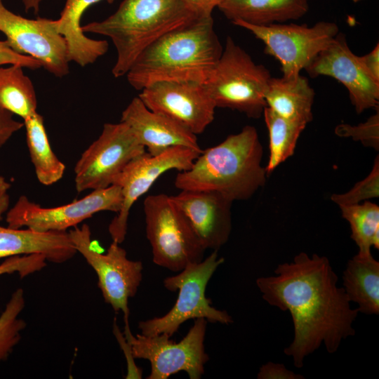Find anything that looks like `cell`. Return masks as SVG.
Wrapping results in <instances>:
<instances>
[{
	"label": "cell",
	"instance_id": "1",
	"mask_svg": "<svg viewBox=\"0 0 379 379\" xmlns=\"http://www.w3.org/2000/svg\"><path fill=\"white\" fill-rule=\"evenodd\" d=\"M274 275L260 277L256 285L270 305L288 311L294 336L284 349L296 368L323 344L330 354L343 340L355 334L359 311L351 307L338 278L325 256L305 252L277 265Z\"/></svg>",
	"mask_w": 379,
	"mask_h": 379
},
{
	"label": "cell",
	"instance_id": "2",
	"mask_svg": "<svg viewBox=\"0 0 379 379\" xmlns=\"http://www.w3.org/2000/svg\"><path fill=\"white\" fill-rule=\"evenodd\" d=\"M222 50L212 15L200 16L148 46L126 73L127 80L138 91L162 81L204 84Z\"/></svg>",
	"mask_w": 379,
	"mask_h": 379
},
{
	"label": "cell",
	"instance_id": "3",
	"mask_svg": "<svg viewBox=\"0 0 379 379\" xmlns=\"http://www.w3.org/2000/svg\"><path fill=\"white\" fill-rule=\"evenodd\" d=\"M262 147L255 127L246 126L220 144L202 150L191 168L179 171L180 190L217 192L232 201L250 199L266 180Z\"/></svg>",
	"mask_w": 379,
	"mask_h": 379
},
{
	"label": "cell",
	"instance_id": "4",
	"mask_svg": "<svg viewBox=\"0 0 379 379\" xmlns=\"http://www.w3.org/2000/svg\"><path fill=\"white\" fill-rule=\"evenodd\" d=\"M198 17L182 0H123L109 17L83 25L81 29L112 40L117 53L112 72L119 78L154 41Z\"/></svg>",
	"mask_w": 379,
	"mask_h": 379
},
{
	"label": "cell",
	"instance_id": "5",
	"mask_svg": "<svg viewBox=\"0 0 379 379\" xmlns=\"http://www.w3.org/2000/svg\"><path fill=\"white\" fill-rule=\"evenodd\" d=\"M272 77L231 36L210 78L204 84L216 107L229 108L257 119L262 115L265 94Z\"/></svg>",
	"mask_w": 379,
	"mask_h": 379
},
{
	"label": "cell",
	"instance_id": "6",
	"mask_svg": "<svg viewBox=\"0 0 379 379\" xmlns=\"http://www.w3.org/2000/svg\"><path fill=\"white\" fill-rule=\"evenodd\" d=\"M224 261L215 250L206 258L187 265L177 275L166 277L164 286L170 291H179L177 300L164 316L140 321L141 334L166 333L171 337L184 322L198 318L211 323H232V317L225 310L213 307L206 295L209 280Z\"/></svg>",
	"mask_w": 379,
	"mask_h": 379
},
{
	"label": "cell",
	"instance_id": "7",
	"mask_svg": "<svg viewBox=\"0 0 379 379\" xmlns=\"http://www.w3.org/2000/svg\"><path fill=\"white\" fill-rule=\"evenodd\" d=\"M143 210L146 236L154 264L179 272L204 259L206 249L171 196H147Z\"/></svg>",
	"mask_w": 379,
	"mask_h": 379
},
{
	"label": "cell",
	"instance_id": "8",
	"mask_svg": "<svg viewBox=\"0 0 379 379\" xmlns=\"http://www.w3.org/2000/svg\"><path fill=\"white\" fill-rule=\"evenodd\" d=\"M124 336L131 347L135 359L148 360L151 371L147 379H167L180 371L190 379H200L209 357L205 351L204 340L207 321L195 319L193 326L178 343L170 340L166 333L154 335L131 332L128 319L124 320Z\"/></svg>",
	"mask_w": 379,
	"mask_h": 379
},
{
	"label": "cell",
	"instance_id": "9",
	"mask_svg": "<svg viewBox=\"0 0 379 379\" xmlns=\"http://www.w3.org/2000/svg\"><path fill=\"white\" fill-rule=\"evenodd\" d=\"M232 23L248 30L263 43L265 52L279 62L284 77L300 74L340 32L336 23L328 21L312 26L284 22L255 25L240 20Z\"/></svg>",
	"mask_w": 379,
	"mask_h": 379
},
{
	"label": "cell",
	"instance_id": "10",
	"mask_svg": "<svg viewBox=\"0 0 379 379\" xmlns=\"http://www.w3.org/2000/svg\"><path fill=\"white\" fill-rule=\"evenodd\" d=\"M77 251L94 270L98 286L105 302L114 311L124 313L128 319V300L135 296L142 279V263L129 260L125 249L112 241L107 253L95 251L91 244V232L87 224L74 227L68 232Z\"/></svg>",
	"mask_w": 379,
	"mask_h": 379
},
{
	"label": "cell",
	"instance_id": "11",
	"mask_svg": "<svg viewBox=\"0 0 379 379\" xmlns=\"http://www.w3.org/2000/svg\"><path fill=\"white\" fill-rule=\"evenodd\" d=\"M145 152L126 124H105L100 136L82 153L75 165L76 190L80 193L113 185L126 166Z\"/></svg>",
	"mask_w": 379,
	"mask_h": 379
},
{
	"label": "cell",
	"instance_id": "12",
	"mask_svg": "<svg viewBox=\"0 0 379 379\" xmlns=\"http://www.w3.org/2000/svg\"><path fill=\"white\" fill-rule=\"evenodd\" d=\"M122 204L119 185L93 190L80 199L53 208H44L20 196L6 212V220L11 228H26L38 232H66L100 211L118 213Z\"/></svg>",
	"mask_w": 379,
	"mask_h": 379
},
{
	"label": "cell",
	"instance_id": "13",
	"mask_svg": "<svg viewBox=\"0 0 379 379\" xmlns=\"http://www.w3.org/2000/svg\"><path fill=\"white\" fill-rule=\"evenodd\" d=\"M0 31L12 49L39 60L54 76L62 77L69 73L67 45L58 32L57 20L24 18L0 0Z\"/></svg>",
	"mask_w": 379,
	"mask_h": 379
},
{
	"label": "cell",
	"instance_id": "14",
	"mask_svg": "<svg viewBox=\"0 0 379 379\" xmlns=\"http://www.w3.org/2000/svg\"><path fill=\"white\" fill-rule=\"evenodd\" d=\"M199 154L187 147H174L157 156L145 152L132 159L113 183L121 188L122 204L109 225L108 230L112 241L119 244L124 241L131 207L156 180L169 170L184 171L190 169Z\"/></svg>",
	"mask_w": 379,
	"mask_h": 379
},
{
	"label": "cell",
	"instance_id": "15",
	"mask_svg": "<svg viewBox=\"0 0 379 379\" xmlns=\"http://www.w3.org/2000/svg\"><path fill=\"white\" fill-rule=\"evenodd\" d=\"M138 97L148 109L171 118L196 135L214 119L216 107L203 84L157 81L141 90Z\"/></svg>",
	"mask_w": 379,
	"mask_h": 379
},
{
	"label": "cell",
	"instance_id": "16",
	"mask_svg": "<svg viewBox=\"0 0 379 379\" xmlns=\"http://www.w3.org/2000/svg\"><path fill=\"white\" fill-rule=\"evenodd\" d=\"M305 70L311 77L327 76L341 83L358 114L378 107L379 82L366 71L344 34L339 32Z\"/></svg>",
	"mask_w": 379,
	"mask_h": 379
},
{
	"label": "cell",
	"instance_id": "17",
	"mask_svg": "<svg viewBox=\"0 0 379 379\" xmlns=\"http://www.w3.org/2000/svg\"><path fill=\"white\" fill-rule=\"evenodd\" d=\"M171 197L206 250L218 251L226 244L232 230V201L213 191L184 190Z\"/></svg>",
	"mask_w": 379,
	"mask_h": 379
},
{
	"label": "cell",
	"instance_id": "18",
	"mask_svg": "<svg viewBox=\"0 0 379 379\" xmlns=\"http://www.w3.org/2000/svg\"><path fill=\"white\" fill-rule=\"evenodd\" d=\"M120 121L131 128L139 142L152 156L174 147L202 152L195 134L171 118L150 110L138 96L133 98L122 112Z\"/></svg>",
	"mask_w": 379,
	"mask_h": 379
},
{
	"label": "cell",
	"instance_id": "19",
	"mask_svg": "<svg viewBox=\"0 0 379 379\" xmlns=\"http://www.w3.org/2000/svg\"><path fill=\"white\" fill-rule=\"evenodd\" d=\"M77 253L67 232H38L0 226V258L41 254L47 261L60 264Z\"/></svg>",
	"mask_w": 379,
	"mask_h": 379
},
{
	"label": "cell",
	"instance_id": "20",
	"mask_svg": "<svg viewBox=\"0 0 379 379\" xmlns=\"http://www.w3.org/2000/svg\"><path fill=\"white\" fill-rule=\"evenodd\" d=\"M315 93L307 79L301 74L294 77H271L265 94L266 107L292 122L307 126L312 119Z\"/></svg>",
	"mask_w": 379,
	"mask_h": 379
},
{
	"label": "cell",
	"instance_id": "21",
	"mask_svg": "<svg viewBox=\"0 0 379 379\" xmlns=\"http://www.w3.org/2000/svg\"><path fill=\"white\" fill-rule=\"evenodd\" d=\"M102 1L112 4L115 0H66L57 20L58 32L67 42L69 62L85 67L95 62L107 53V41L87 37L81 25L84 12Z\"/></svg>",
	"mask_w": 379,
	"mask_h": 379
},
{
	"label": "cell",
	"instance_id": "22",
	"mask_svg": "<svg viewBox=\"0 0 379 379\" xmlns=\"http://www.w3.org/2000/svg\"><path fill=\"white\" fill-rule=\"evenodd\" d=\"M218 8L232 22L267 25L302 18L309 0H222Z\"/></svg>",
	"mask_w": 379,
	"mask_h": 379
},
{
	"label": "cell",
	"instance_id": "23",
	"mask_svg": "<svg viewBox=\"0 0 379 379\" xmlns=\"http://www.w3.org/2000/svg\"><path fill=\"white\" fill-rule=\"evenodd\" d=\"M343 289L359 312L379 314V262L371 253L358 252L350 259L343 273Z\"/></svg>",
	"mask_w": 379,
	"mask_h": 379
},
{
	"label": "cell",
	"instance_id": "24",
	"mask_svg": "<svg viewBox=\"0 0 379 379\" xmlns=\"http://www.w3.org/2000/svg\"><path fill=\"white\" fill-rule=\"evenodd\" d=\"M23 120L27 144L36 178L44 185H52L63 177L66 166L51 149L43 117L36 112Z\"/></svg>",
	"mask_w": 379,
	"mask_h": 379
},
{
	"label": "cell",
	"instance_id": "25",
	"mask_svg": "<svg viewBox=\"0 0 379 379\" xmlns=\"http://www.w3.org/2000/svg\"><path fill=\"white\" fill-rule=\"evenodd\" d=\"M22 68L17 65L0 67V108L25 119L37 112V99Z\"/></svg>",
	"mask_w": 379,
	"mask_h": 379
},
{
	"label": "cell",
	"instance_id": "26",
	"mask_svg": "<svg viewBox=\"0 0 379 379\" xmlns=\"http://www.w3.org/2000/svg\"><path fill=\"white\" fill-rule=\"evenodd\" d=\"M269 133V159L265 171L270 175L293 154L298 140L305 126L286 120L265 107L262 113Z\"/></svg>",
	"mask_w": 379,
	"mask_h": 379
},
{
	"label": "cell",
	"instance_id": "27",
	"mask_svg": "<svg viewBox=\"0 0 379 379\" xmlns=\"http://www.w3.org/2000/svg\"><path fill=\"white\" fill-rule=\"evenodd\" d=\"M342 217L350 225L351 237L360 253L379 248V206L371 201L340 206Z\"/></svg>",
	"mask_w": 379,
	"mask_h": 379
},
{
	"label": "cell",
	"instance_id": "28",
	"mask_svg": "<svg viewBox=\"0 0 379 379\" xmlns=\"http://www.w3.org/2000/svg\"><path fill=\"white\" fill-rule=\"evenodd\" d=\"M25 305L24 291L18 288L0 315V361L7 359L21 338L20 333L25 328L26 322L18 316Z\"/></svg>",
	"mask_w": 379,
	"mask_h": 379
},
{
	"label": "cell",
	"instance_id": "29",
	"mask_svg": "<svg viewBox=\"0 0 379 379\" xmlns=\"http://www.w3.org/2000/svg\"><path fill=\"white\" fill-rule=\"evenodd\" d=\"M379 196V159L375 158L370 173L362 180L358 182L348 192L343 194H334L331 199L341 206L358 204L362 201L376 198Z\"/></svg>",
	"mask_w": 379,
	"mask_h": 379
},
{
	"label": "cell",
	"instance_id": "30",
	"mask_svg": "<svg viewBox=\"0 0 379 379\" xmlns=\"http://www.w3.org/2000/svg\"><path fill=\"white\" fill-rule=\"evenodd\" d=\"M335 133L340 137H350L360 141L364 146L379 149V112L370 117L365 122L357 126L341 124L335 127Z\"/></svg>",
	"mask_w": 379,
	"mask_h": 379
},
{
	"label": "cell",
	"instance_id": "31",
	"mask_svg": "<svg viewBox=\"0 0 379 379\" xmlns=\"http://www.w3.org/2000/svg\"><path fill=\"white\" fill-rule=\"evenodd\" d=\"M46 259L41 254L15 255L6 258L0 265V276L17 272L21 278L39 272L46 266Z\"/></svg>",
	"mask_w": 379,
	"mask_h": 379
},
{
	"label": "cell",
	"instance_id": "32",
	"mask_svg": "<svg viewBox=\"0 0 379 379\" xmlns=\"http://www.w3.org/2000/svg\"><path fill=\"white\" fill-rule=\"evenodd\" d=\"M4 65H17L32 69L41 67L39 60L15 51L6 41H0V66Z\"/></svg>",
	"mask_w": 379,
	"mask_h": 379
},
{
	"label": "cell",
	"instance_id": "33",
	"mask_svg": "<svg viewBox=\"0 0 379 379\" xmlns=\"http://www.w3.org/2000/svg\"><path fill=\"white\" fill-rule=\"evenodd\" d=\"M257 378L258 379H302L304 376L288 370L283 364L269 361L260 368Z\"/></svg>",
	"mask_w": 379,
	"mask_h": 379
},
{
	"label": "cell",
	"instance_id": "34",
	"mask_svg": "<svg viewBox=\"0 0 379 379\" xmlns=\"http://www.w3.org/2000/svg\"><path fill=\"white\" fill-rule=\"evenodd\" d=\"M13 115L10 112L0 108V147L24 126V124L14 119Z\"/></svg>",
	"mask_w": 379,
	"mask_h": 379
},
{
	"label": "cell",
	"instance_id": "35",
	"mask_svg": "<svg viewBox=\"0 0 379 379\" xmlns=\"http://www.w3.org/2000/svg\"><path fill=\"white\" fill-rule=\"evenodd\" d=\"M114 333L121 346L123 349L125 354V357L127 360L128 373L126 378H141L142 371L140 368L137 367L134 362V357L132 353L131 345L123 336L120 332L117 324H116V319L114 321Z\"/></svg>",
	"mask_w": 379,
	"mask_h": 379
},
{
	"label": "cell",
	"instance_id": "36",
	"mask_svg": "<svg viewBox=\"0 0 379 379\" xmlns=\"http://www.w3.org/2000/svg\"><path fill=\"white\" fill-rule=\"evenodd\" d=\"M359 59L368 74L379 82V44L369 53L359 56Z\"/></svg>",
	"mask_w": 379,
	"mask_h": 379
},
{
	"label": "cell",
	"instance_id": "37",
	"mask_svg": "<svg viewBox=\"0 0 379 379\" xmlns=\"http://www.w3.org/2000/svg\"><path fill=\"white\" fill-rule=\"evenodd\" d=\"M199 16L212 15L215 8H218L222 0H182Z\"/></svg>",
	"mask_w": 379,
	"mask_h": 379
},
{
	"label": "cell",
	"instance_id": "38",
	"mask_svg": "<svg viewBox=\"0 0 379 379\" xmlns=\"http://www.w3.org/2000/svg\"><path fill=\"white\" fill-rule=\"evenodd\" d=\"M11 184L0 174V221L9 209Z\"/></svg>",
	"mask_w": 379,
	"mask_h": 379
},
{
	"label": "cell",
	"instance_id": "39",
	"mask_svg": "<svg viewBox=\"0 0 379 379\" xmlns=\"http://www.w3.org/2000/svg\"><path fill=\"white\" fill-rule=\"evenodd\" d=\"M26 11H33L38 13L41 4L44 0H20Z\"/></svg>",
	"mask_w": 379,
	"mask_h": 379
},
{
	"label": "cell",
	"instance_id": "40",
	"mask_svg": "<svg viewBox=\"0 0 379 379\" xmlns=\"http://www.w3.org/2000/svg\"><path fill=\"white\" fill-rule=\"evenodd\" d=\"M354 3H358L364 0H352Z\"/></svg>",
	"mask_w": 379,
	"mask_h": 379
}]
</instances>
